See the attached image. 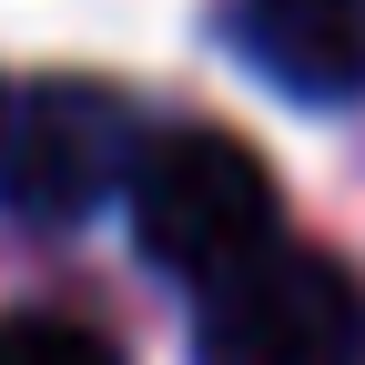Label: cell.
<instances>
[{"instance_id":"obj_1","label":"cell","mask_w":365,"mask_h":365,"mask_svg":"<svg viewBox=\"0 0 365 365\" xmlns=\"http://www.w3.org/2000/svg\"><path fill=\"white\" fill-rule=\"evenodd\" d=\"M122 203H132V244H143V264H153V274H182L193 294L284 244V193H274L264 153L234 143L223 122L153 132Z\"/></svg>"},{"instance_id":"obj_2","label":"cell","mask_w":365,"mask_h":365,"mask_svg":"<svg viewBox=\"0 0 365 365\" xmlns=\"http://www.w3.org/2000/svg\"><path fill=\"white\" fill-rule=\"evenodd\" d=\"M153 132L91 71H21L0 81V213L31 234H71L112 193H132Z\"/></svg>"},{"instance_id":"obj_3","label":"cell","mask_w":365,"mask_h":365,"mask_svg":"<svg viewBox=\"0 0 365 365\" xmlns=\"http://www.w3.org/2000/svg\"><path fill=\"white\" fill-rule=\"evenodd\" d=\"M193 365H365V284L335 254L274 244L244 274L203 284Z\"/></svg>"},{"instance_id":"obj_4","label":"cell","mask_w":365,"mask_h":365,"mask_svg":"<svg viewBox=\"0 0 365 365\" xmlns=\"http://www.w3.org/2000/svg\"><path fill=\"white\" fill-rule=\"evenodd\" d=\"M244 71H264L284 102L335 112L365 91V0H234L223 11Z\"/></svg>"},{"instance_id":"obj_5","label":"cell","mask_w":365,"mask_h":365,"mask_svg":"<svg viewBox=\"0 0 365 365\" xmlns=\"http://www.w3.org/2000/svg\"><path fill=\"white\" fill-rule=\"evenodd\" d=\"M0 365H122V345L81 314H0Z\"/></svg>"}]
</instances>
